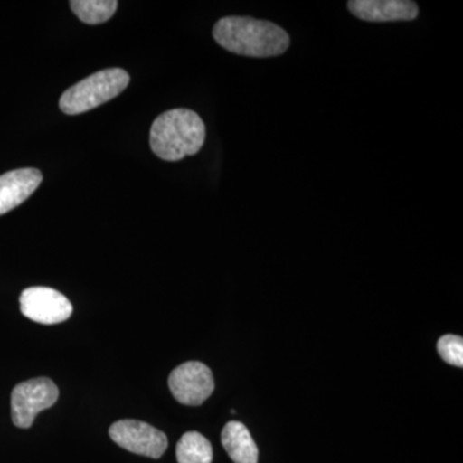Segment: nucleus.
Segmentation results:
<instances>
[{"label": "nucleus", "instance_id": "f257e3e1", "mask_svg": "<svg viewBox=\"0 0 463 463\" xmlns=\"http://www.w3.org/2000/svg\"><path fill=\"white\" fill-rule=\"evenodd\" d=\"M213 36L224 50L246 57L279 56L289 45L288 33L281 26L251 17L221 18L213 29Z\"/></svg>", "mask_w": 463, "mask_h": 463}, {"label": "nucleus", "instance_id": "f03ea898", "mask_svg": "<svg viewBox=\"0 0 463 463\" xmlns=\"http://www.w3.org/2000/svg\"><path fill=\"white\" fill-rule=\"evenodd\" d=\"M206 138V128L199 114L188 109L164 112L154 121L149 146L161 160L181 161L199 154Z\"/></svg>", "mask_w": 463, "mask_h": 463}, {"label": "nucleus", "instance_id": "7ed1b4c3", "mask_svg": "<svg viewBox=\"0 0 463 463\" xmlns=\"http://www.w3.org/2000/svg\"><path fill=\"white\" fill-rule=\"evenodd\" d=\"M129 81V74L123 69L102 70L69 88L61 97L60 109L66 115L84 114L116 99Z\"/></svg>", "mask_w": 463, "mask_h": 463}, {"label": "nucleus", "instance_id": "20e7f679", "mask_svg": "<svg viewBox=\"0 0 463 463\" xmlns=\"http://www.w3.org/2000/svg\"><path fill=\"white\" fill-rule=\"evenodd\" d=\"M58 397L56 383L48 377L18 383L11 395L12 421L20 429L32 428L36 414L54 405Z\"/></svg>", "mask_w": 463, "mask_h": 463}, {"label": "nucleus", "instance_id": "39448f33", "mask_svg": "<svg viewBox=\"0 0 463 463\" xmlns=\"http://www.w3.org/2000/svg\"><path fill=\"white\" fill-rule=\"evenodd\" d=\"M109 438L118 447L134 455L160 458L165 453L169 441L163 431L137 420H121L109 428Z\"/></svg>", "mask_w": 463, "mask_h": 463}, {"label": "nucleus", "instance_id": "423d86ee", "mask_svg": "<svg viewBox=\"0 0 463 463\" xmlns=\"http://www.w3.org/2000/svg\"><path fill=\"white\" fill-rule=\"evenodd\" d=\"M169 388L173 397L184 405H201L215 388L212 370L201 362H187L170 373Z\"/></svg>", "mask_w": 463, "mask_h": 463}, {"label": "nucleus", "instance_id": "0eeeda50", "mask_svg": "<svg viewBox=\"0 0 463 463\" xmlns=\"http://www.w3.org/2000/svg\"><path fill=\"white\" fill-rule=\"evenodd\" d=\"M21 313L26 318L42 325H57L72 315L69 298L50 288H30L20 297Z\"/></svg>", "mask_w": 463, "mask_h": 463}, {"label": "nucleus", "instance_id": "6e6552de", "mask_svg": "<svg viewBox=\"0 0 463 463\" xmlns=\"http://www.w3.org/2000/svg\"><path fill=\"white\" fill-rule=\"evenodd\" d=\"M347 8L356 18L367 23L412 21L419 16L416 3L408 0H350Z\"/></svg>", "mask_w": 463, "mask_h": 463}, {"label": "nucleus", "instance_id": "1a4fd4ad", "mask_svg": "<svg viewBox=\"0 0 463 463\" xmlns=\"http://www.w3.org/2000/svg\"><path fill=\"white\" fill-rule=\"evenodd\" d=\"M43 181L41 170L25 167L0 175V215L25 203Z\"/></svg>", "mask_w": 463, "mask_h": 463}, {"label": "nucleus", "instance_id": "9d476101", "mask_svg": "<svg viewBox=\"0 0 463 463\" xmlns=\"http://www.w3.org/2000/svg\"><path fill=\"white\" fill-rule=\"evenodd\" d=\"M222 444L234 463H258L257 443L242 422L231 421L222 431Z\"/></svg>", "mask_w": 463, "mask_h": 463}, {"label": "nucleus", "instance_id": "9b49d317", "mask_svg": "<svg viewBox=\"0 0 463 463\" xmlns=\"http://www.w3.org/2000/svg\"><path fill=\"white\" fill-rule=\"evenodd\" d=\"M178 463H212L213 447L203 435L197 431H188L176 444Z\"/></svg>", "mask_w": 463, "mask_h": 463}, {"label": "nucleus", "instance_id": "f8f14e48", "mask_svg": "<svg viewBox=\"0 0 463 463\" xmlns=\"http://www.w3.org/2000/svg\"><path fill=\"white\" fill-rule=\"evenodd\" d=\"M72 12L88 25H99L114 16L118 3L115 0H72Z\"/></svg>", "mask_w": 463, "mask_h": 463}, {"label": "nucleus", "instance_id": "ddd939ff", "mask_svg": "<svg viewBox=\"0 0 463 463\" xmlns=\"http://www.w3.org/2000/svg\"><path fill=\"white\" fill-rule=\"evenodd\" d=\"M438 352L448 364L463 365V339L456 335H444L438 341Z\"/></svg>", "mask_w": 463, "mask_h": 463}]
</instances>
